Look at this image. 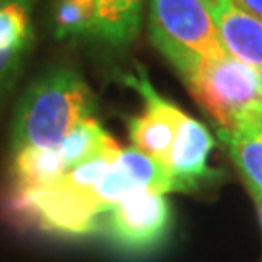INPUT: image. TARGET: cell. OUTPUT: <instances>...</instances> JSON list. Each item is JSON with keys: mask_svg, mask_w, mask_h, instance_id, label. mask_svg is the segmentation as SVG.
Masks as SVG:
<instances>
[{"mask_svg": "<svg viewBox=\"0 0 262 262\" xmlns=\"http://www.w3.org/2000/svg\"><path fill=\"white\" fill-rule=\"evenodd\" d=\"M119 154H121L119 144L113 140L111 136H107L103 140V144H101L90 158H85L82 163H78V165L68 169L60 183H64L66 187L74 188L78 192L90 194L92 188H94L95 185L101 181V177H103L105 173L113 167V163L117 161Z\"/></svg>", "mask_w": 262, "mask_h": 262, "instance_id": "4fadbf2b", "label": "cell"}, {"mask_svg": "<svg viewBox=\"0 0 262 262\" xmlns=\"http://www.w3.org/2000/svg\"><path fill=\"white\" fill-rule=\"evenodd\" d=\"M144 0H97L94 35L115 47H126L136 39L142 24Z\"/></svg>", "mask_w": 262, "mask_h": 262, "instance_id": "8fae6325", "label": "cell"}, {"mask_svg": "<svg viewBox=\"0 0 262 262\" xmlns=\"http://www.w3.org/2000/svg\"><path fill=\"white\" fill-rule=\"evenodd\" d=\"M101 229L119 251L146 254L163 245L171 231V204L161 192L136 188L105 212Z\"/></svg>", "mask_w": 262, "mask_h": 262, "instance_id": "5b68a950", "label": "cell"}, {"mask_svg": "<svg viewBox=\"0 0 262 262\" xmlns=\"http://www.w3.org/2000/svg\"><path fill=\"white\" fill-rule=\"evenodd\" d=\"M256 206H258V220H260V229H262V200L256 202Z\"/></svg>", "mask_w": 262, "mask_h": 262, "instance_id": "d6986e66", "label": "cell"}, {"mask_svg": "<svg viewBox=\"0 0 262 262\" xmlns=\"http://www.w3.org/2000/svg\"><path fill=\"white\" fill-rule=\"evenodd\" d=\"M217 138L227 148L254 202L262 200V128H217Z\"/></svg>", "mask_w": 262, "mask_h": 262, "instance_id": "30bf717a", "label": "cell"}, {"mask_svg": "<svg viewBox=\"0 0 262 262\" xmlns=\"http://www.w3.org/2000/svg\"><path fill=\"white\" fill-rule=\"evenodd\" d=\"M31 39V21L26 0L0 4V53H26Z\"/></svg>", "mask_w": 262, "mask_h": 262, "instance_id": "5bb4252c", "label": "cell"}, {"mask_svg": "<svg viewBox=\"0 0 262 262\" xmlns=\"http://www.w3.org/2000/svg\"><path fill=\"white\" fill-rule=\"evenodd\" d=\"M214 150V138L200 121L185 119L177 132L169 156V169L173 173L175 190L190 192L210 179L220 175L208 167V158Z\"/></svg>", "mask_w": 262, "mask_h": 262, "instance_id": "52a82bcc", "label": "cell"}, {"mask_svg": "<svg viewBox=\"0 0 262 262\" xmlns=\"http://www.w3.org/2000/svg\"><path fill=\"white\" fill-rule=\"evenodd\" d=\"M97 0H56L55 28L58 37L94 35Z\"/></svg>", "mask_w": 262, "mask_h": 262, "instance_id": "2e32d148", "label": "cell"}, {"mask_svg": "<svg viewBox=\"0 0 262 262\" xmlns=\"http://www.w3.org/2000/svg\"><path fill=\"white\" fill-rule=\"evenodd\" d=\"M26 53H0V95L14 84Z\"/></svg>", "mask_w": 262, "mask_h": 262, "instance_id": "e0dca14e", "label": "cell"}, {"mask_svg": "<svg viewBox=\"0 0 262 262\" xmlns=\"http://www.w3.org/2000/svg\"><path fill=\"white\" fill-rule=\"evenodd\" d=\"M94 95L72 68H56L29 88L14 121L12 148H56L80 121L92 117Z\"/></svg>", "mask_w": 262, "mask_h": 262, "instance_id": "6da1fadb", "label": "cell"}, {"mask_svg": "<svg viewBox=\"0 0 262 262\" xmlns=\"http://www.w3.org/2000/svg\"><path fill=\"white\" fill-rule=\"evenodd\" d=\"M210 14L227 55L249 66L262 85V21L235 6L233 0H217Z\"/></svg>", "mask_w": 262, "mask_h": 262, "instance_id": "ba28073f", "label": "cell"}, {"mask_svg": "<svg viewBox=\"0 0 262 262\" xmlns=\"http://www.w3.org/2000/svg\"><path fill=\"white\" fill-rule=\"evenodd\" d=\"M126 84L138 90V94L144 97L146 103L144 113L128 122L134 148L167 165L171 148L187 115L177 105H173L156 92V88L151 85L142 68L138 76H126Z\"/></svg>", "mask_w": 262, "mask_h": 262, "instance_id": "8992f818", "label": "cell"}, {"mask_svg": "<svg viewBox=\"0 0 262 262\" xmlns=\"http://www.w3.org/2000/svg\"><path fill=\"white\" fill-rule=\"evenodd\" d=\"M117 163L126 171V175L134 181V185L138 188H148V190L161 192V194L175 190L173 173L169 165L142 154L136 148L121 150Z\"/></svg>", "mask_w": 262, "mask_h": 262, "instance_id": "7c38bea8", "label": "cell"}, {"mask_svg": "<svg viewBox=\"0 0 262 262\" xmlns=\"http://www.w3.org/2000/svg\"><path fill=\"white\" fill-rule=\"evenodd\" d=\"M233 4L262 21V0H233Z\"/></svg>", "mask_w": 262, "mask_h": 262, "instance_id": "ac0fdd59", "label": "cell"}, {"mask_svg": "<svg viewBox=\"0 0 262 262\" xmlns=\"http://www.w3.org/2000/svg\"><path fill=\"white\" fill-rule=\"evenodd\" d=\"M181 78L196 103L217 122V128H262L260 80L231 55L206 60Z\"/></svg>", "mask_w": 262, "mask_h": 262, "instance_id": "7a4b0ae2", "label": "cell"}, {"mask_svg": "<svg viewBox=\"0 0 262 262\" xmlns=\"http://www.w3.org/2000/svg\"><path fill=\"white\" fill-rule=\"evenodd\" d=\"M150 35L181 76L227 55L202 0H150Z\"/></svg>", "mask_w": 262, "mask_h": 262, "instance_id": "3957f363", "label": "cell"}, {"mask_svg": "<svg viewBox=\"0 0 262 262\" xmlns=\"http://www.w3.org/2000/svg\"><path fill=\"white\" fill-rule=\"evenodd\" d=\"M109 134L101 128V124L94 117H88L80 121L72 130L66 134L62 142L56 146L58 154L62 156L68 169L82 163L85 158H90Z\"/></svg>", "mask_w": 262, "mask_h": 262, "instance_id": "9a60e30c", "label": "cell"}, {"mask_svg": "<svg viewBox=\"0 0 262 262\" xmlns=\"http://www.w3.org/2000/svg\"><path fill=\"white\" fill-rule=\"evenodd\" d=\"M202 2H204V4H206L208 8H210V6H214V4L217 2V0H202Z\"/></svg>", "mask_w": 262, "mask_h": 262, "instance_id": "ffe728a7", "label": "cell"}, {"mask_svg": "<svg viewBox=\"0 0 262 262\" xmlns=\"http://www.w3.org/2000/svg\"><path fill=\"white\" fill-rule=\"evenodd\" d=\"M10 210L24 224L64 237L99 231L103 215L90 194L78 192L64 183L26 194H12Z\"/></svg>", "mask_w": 262, "mask_h": 262, "instance_id": "277c9868", "label": "cell"}, {"mask_svg": "<svg viewBox=\"0 0 262 262\" xmlns=\"http://www.w3.org/2000/svg\"><path fill=\"white\" fill-rule=\"evenodd\" d=\"M68 171L56 148H26L14 151L12 194H26L60 183Z\"/></svg>", "mask_w": 262, "mask_h": 262, "instance_id": "9c48e42d", "label": "cell"}]
</instances>
